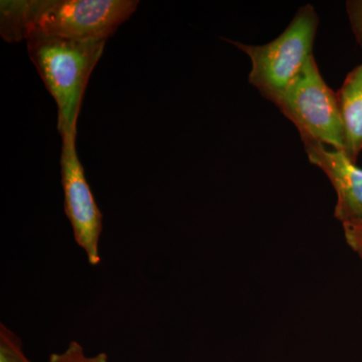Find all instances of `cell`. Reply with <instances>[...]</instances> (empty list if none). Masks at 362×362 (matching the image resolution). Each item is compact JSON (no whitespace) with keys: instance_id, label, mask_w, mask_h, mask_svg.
Returning a JSON list of instances; mask_svg holds the SVG:
<instances>
[{"instance_id":"1","label":"cell","mask_w":362,"mask_h":362,"mask_svg":"<svg viewBox=\"0 0 362 362\" xmlns=\"http://www.w3.org/2000/svg\"><path fill=\"white\" fill-rule=\"evenodd\" d=\"M107 40H71L32 33L26 39L28 56L58 106L62 137L77 136L86 88Z\"/></svg>"},{"instance_id":"2","label":"cell","mask_w":362,"mask_h":362,"mask_svg":"<svg viewBox=\"0 0 362 362\" xmlns=\"http://www.w3.org/2000/svg\"><path fill=\"white\" fill-rule=\"evenodd\" d=\"M318 25L315 9L306 4L300 7L284 32L268 44L228 42L251 59L250 84L275 104L313 57L312 49Z\"/></svg>"},{"instance_id":"3","label":"cell","mask_w":362,"mask_h":362,"mask_svg":"<svg viewBox=\"0 0 362 362\" xmlns=\"http://www.w3.org/2000/svg\"><path fill=\"white\" fill-rule=\"evenodd\" d=\"M138 4L137 0H25L28 37L40 33L81 42L107 40Z\"/></svg>"},{"instance_id":"4","label":"cell","mask_w":362,"mask_h":362,"mask_svg":"<svg viewBox=\"0 0 362 362\" xmlns=\"http://www.w3.org/2000/svg\"><path fill=\"white\" fill-rule=\"evenodd\" d=\"M275 105L296 126L302 142H318L344 151L337 93L323 80L314 57Z\"/></svg>"},{"instance_id":"5","label":"cell","mask_w":362,"mask_h":362,"mask_svg":"<svg viewBox=\"0 0 362 362\" xmlns=\"http://www.w3.org/2000/svg\"><path fill=\"white\" fill-rule=\"evenodd\" d=\"M76 137L73 135L62 137L61 173L65 213L73 228L76 243L85 252L90 265L97 266L101 263L99 246L103 216L78 159Z\"/></svg>"},{"instance_id":"6","label":"cell","mask_w":362,"mask_h":362,"mask_svg":"<svg viewBox=\"0 0 362 362\" xmlns=\"http://www.w3.org/2000/svg\"><path fill=\"white\" fill-rule=\"evenodd\" d=\"M309 161L329 178L337 194L335 218L343 226L362 225V169L343 150L303 142Z\"/></svg>"},{"instance_id":"7","label":"cell","mask_w":362,"mask_h":362,"mask_svg":"<svg viewBox=\"0 0 362 362\" xmlns=\"http://www.w3.org/2000/svg\"><path fill=\"white\" fill-rule=\"evenodd\" d=\"M337 96L344 134V152L356 162L362 151V65L349 71Z\"/></svg>"},{"instance_id":"8","label":"cell","mask_w":362,"mask_h":362,"mask_svg":"<svg viewBox=\"0 0 362 362\" xmlns=\"http://www.w3.org/2000/svg\"><path fill=\"white\" fill-rule=\"evenodd\" d=\"M0 362H33L26 357L21 338L0 324Z\"/></svg>"},{"instance_id":"9","label":"cell","mask_w":362,"mask_h":362,"mask_svg":"<svg viewBox=\"0 0 362 362\" xmlns=\"http://www.w3.org/2000/svg\"><path fill=\"white\" fill-rule=\"evenodd\" d=\"M49 362H109V359L104 352L94 356H87L80 343L71 341L64 351L52 354Z\"/></svg>"},{"instance_id":"10","label":"cell","mask_w":362,"mask_h":362,"mask_svg":"<svg viewBox=\"0 0 362 362\" xmlns=\"http://www.w3.org/2000/svg\"><path fill=\"white\" fill-rule=\"evenodd\" d=\"M352 30L356 33L359 44H362V0L349 1L346 4Z\"/></svg>"},{"instance_id":"11","label":"cell","mask_w":362,"mask_h":362,"mask_svg":"<svg viewBox=\"0 0 362 362\" xmlns=\"http://www.w3.org/2000/svg\"><path fill=\"white\" fill-rule=\"evenodd\" d=\"M347 243L362 258V225L343 226Z\"/></svg>"},{"instance_id":"12","label":"cell","mask_w":362,"mask_h":362,"mask_svg":"<svg viewBox=\"0 0 362 362\" xmlns=\"http://www.w3.org/2000/svg\"><path fill=\"white\" fill-rule=\"evenodd\" d=\"M361 47H362V44H361Z\"/></svg>"}]
</instances>
